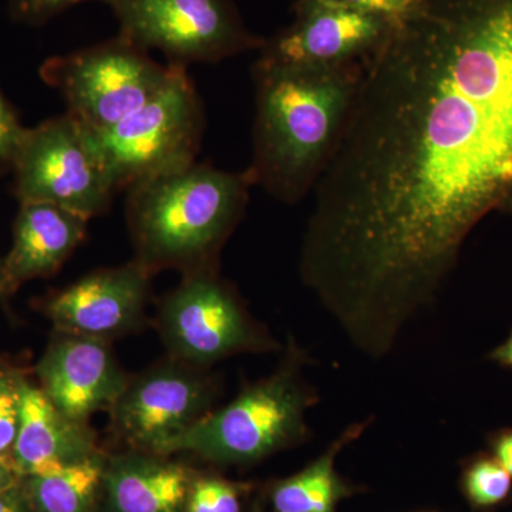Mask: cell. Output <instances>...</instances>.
Returning a JSON list of instances; mask_svg holds the SVG:
<instances>
[{
  "label": "cell",
  "mask_w": 512,
  "mask_h": 512,
  "mask_svg": "<svg viewBox=\"0 0 512 512\" xmlns=\"http://www.w3.org/2000/svg\"><path fill=\"white\" fill-rule=\"evenodd\" d=\"M312 195L303 285L353 348L383 359L474 229L512 218V0H414L363 62Z\"/></svg>",
  "instance_id": "obj_1"
},
{
  "label": "cell",
  "mask_w": 512,
  "mask_h": 512,
  "mask_svg": "<svg viewBox=\"0 0 512 512\" xmlns=\"http://www.w3.org/2000/svg\"><path fill=\"white\" fill-rule=\"evenodd\" d=\"M363 63L289 69L254 63L255 185L276 201L298 205L335 157L362 79Z\"/></svg>",
  "instance_id": "obj_2"
},
{
  "label": "cell",
  "mask_w": 512,
  "mask_h": 512,
  "mask_svg": "<svg viewBox=\"0 0 512 512\" xmlns=\"http://www.w3.org/2000/svg\"><path fill=\"white\" fill-rule=\"evenodd\" d=\"M254 174L194 163L128 188L126 220L134 261L151 275L218 271V259L244 217Z\"/></svg>",
  "instance_id": "obj_3"
},
{
  "label": "cell",
  "mask_w": 512,
  "mask_h": 512,
  "mask_svg": "<svg viewBox=\"0 0 512 512\" xmlns=\"http://www.w3.org/2000/svg\"><path fill=\"white\" fill-rule=\"evenodd\" d=\"M308 362V353L289 340L271 375L212 410L171 441L163 456L192 453L215 464L247 466L305 443L311 436L308 412L319 403V393L303 373Z\"/></svg>",
  "instance_id": "obj_4"
},
{
  "label": "cell",
  "mask_w": 512,
  "mask_h": 512,
  "mask_svg": "<svg viewBox=\"0 0 512 512\" xmlns=\"http://www.w3.org/2000/svg\"><path fill=\"white\" fill-rule=\"evenodd\" d=\"M204 109L185 66L133 113L106 130H89L94 150L117 191L195 163Z\"/></svg>",
  "instance_id": "obj_5"
},
{
  "label": "cell",
  "mask_w": 512,
  "mask_h": 512,
  "mask_svg": "<svg viewBox=\"0 0 512 512\" xmlns=\"http://www.w3.org/2000/svg\"><path fill=\"white\" fill-rule=\"evenodd\" d=\"M156 326L168 357L202 369L232 356L282 349L218 271L184 275L161 299Z\"/></svg>",
  "instance_id": "obj_6"
},
{
  "label": "cell",
  "mask_w": 512,
  "mask_h": 512,
  "mask_svg": "<svg viewBox=\"0 0 512 512\" xmlns=\"http://www.w3.org/2000/svg\"><path fill=\"white\" fill-rule=\"evenodd\" d=\"M177 64L157 63L123 36L47 60L43 80L62 94L67 114L92 131L106 130L143 106Z\"/></svg>",
  "instance_id": "obj_7"
},
{
  "label": "cell",
  "mask_w": 512,
  "mask_h": 512,
  "mask_svg": "<svg viewBox=\"0 0 512 512\" xmlns=\"http://www.w3.org/2000/svg\"><path fill=\"white\" fill-rule=\"evenodd\" d=\"M10 163L19 202H46L90 220L117 192L89 130L67 113L28 128Z\"/></svg>",
  "instance_id": "obj_8"
},
{
  "label": "cell",
  "mask_w": 512,
  "mask_h": 512,
  "mask_svg": "<svg viewBox=\"0 0 512 512\" xmlns=\"http://www.w3.org/2000/svg\"><path fill=\"white\" fill-rule=\"evenodd\" d=\"M120 36L160 50L170 64L218 63L258 52L265 37L245 25L231 0H110Z\"/></svg>",
  "instance_id": "obj_9"
},
{
  "label": "cell",
  "mask_w": 512,
  "mask_h": 512,
  "mask_svg": "<svg viewBox=\"0 0 512 512\" xmlns=\"http://www.w3.org/2000/svg\"><path fill=\"white\" fill-rule=\"evenodd\" d=\"M215 377L168 357L137 376L109 410L111 434L130 450L163 456L171 441L214 410Z\"/></svg>",
  "instance_id": "obj_10"
},
{
  "label": "cell",
  "mask_w": 512,
  "mask_h": 512,
  "mask_svg": "<svg viewBox=\"0 0 512 512\" xmlns=\"http://www.w3.org/2000/svg\"><path fill=\"white\" fill-rule=\"evenodd\" d=\"M392 26L393 20L326 0H296L291 25L265 37L255 63L289 69L363 63Z\"/></svg>",
  "instance_id": "obj_11"
},
{
  "label": "cell",
  "mask_w": 512,
  "mask_h": 512,
  "mask_svg": "<svg viewBox=\"0 0 512 512\" xmlns=\"http://www.w3.org/2000/svg\"><path fill=\"white\" fill-rule=\"evenodd\" d=\"M151 275L137 261L90 272L43 303L56 332L111 340L136 333L146 323Z\"/></svg>",
  "instance_id": "obj_12"
},
{
  "label": "cell",
  "mask_w": 512,
  "mask_h": 512,
  "mask_svg": "<svg viewBox=\"0 0 512 512\" xmlns=\"http://www.w3.org/2000/svg\"><path fill=\"white\" fill-rule=\"evenodd\" d=\"M36 383L64 416L89 424L109 412L131 375L107 340L56 332L35 367Z\"/></svg>",
  "instance_id": "obj_13"
},
{
  "label": "cell",
  "mask_w": 512,
  "mask_h": 512,
  "mask_svg": "<svg viewBox=\"0 0 512 512\" xmlns=\"http://www.w3.org/2000/svg\"><path fill=\"white\" fill-rule=\"evenodd\" d=\"M90 424L64 416L26 376L12 458L20 478L52 473L99 453Z\"/></svg>",
  "instance_id": "obj_14"
},
{
  "label": "cell",
  "mask_w": 512,
  "mask_h": 512,
  "mask_svg": "<svg viewBox=\"0 0 512 512\" xmlns=\"http://www.w3.org/2000/svg\"><path fill=\"white\" fill-rule=\"evenodd\" d=\"M87 222L82 215L57 205L20 202L12 248L3 259L5 296L26 282L59 271L86 238Z\"/></svg>",
  "instance_id": "obj_15"
},
{
  "label": "cell",
  "mask_w": 512,
  "mask_h": 512,
  "mask_svg": "<svg viewBox=\"0 0 512 512\" xmlns=\"http://www.w3.org/2000/svg\"><path fill=\"white\" fill-rule=\"evenodd\" d=\"M191 478L167 456L130 450L107 456L104 491L111 512H183Z\"/></svg>",
  "instance_id": "obj_16"
},
{
  "label": "cell",
  "mask_w": 512,
  "mask_h": 512,
  "mask_svg": "<svg viewBox=\"0 0 512 512\" xmlns=\"http://www.w3.org/2000/svg\"><path fill=\"white\" fill-rule=\"evenodd\" d=\"M372 419L352 423L328 448L299 473L278 481L272 487L275 512H336L340 501L353 494L352 487L336 471L338 456L365 434Z\"/></svg>",
  "instance_id": "obj_17"
},
{
  "label": "cell",
  "mask_w": 512,
  "mask_h": 512,
  "mask_svg": "<svg viewBox=\"0 0 512 512\" xmlns=\"http://www.w3.org/2000/svg\"><path fill=\"white\" fill-rule=\"evenodd\" d=\"M103 450L72 466L20 480L33 512H96L104 490Z\"/></svg>",
  "instance_id": "obj_18"
},
{
  "label": "cell",
  "mask_w": 512,
  "mask_h": 512,
  "mask_svg": "<svg viewBox=\"0 0 512 512\" xmlns=\"http://www.w3.org/2000/svg\"><path fill=\"white\" fill-rule=\"evenodd\" d=\"M460 487L468 505L478 512L495 511L512 501V476L490 451L467 458Z\"/></svg>",
  "instance_id": "obj_19"
},
{
  "label": "cell",
  "mask_w": 512,
  "mask_h": 512,
  "mask_svg": "<svg viewBox=\"0 0 512 512\" xmlns=\"http://www.w3.org/2000/svg\"><path fill=\"white\" fill-rule=\"evenodd\" d=\"M244 485L217 476L192 477L183 512H242Z\"/></svg>",
  "instance_id": "obj_20"
},
{
  "label": "cell",
  "mask_w": 512,
  "mask_h": 512,
  "mask_svg": "<svg viewBox=\"0 0 512 512\" xmlns=\"http://www.w3.org/2000/svg\"><path fill=\"white\" fill-rule=\"evenodd\" d=\"M25 379L22 370L0 362V457H10L15 446Z\"/></svg>",
  "instance_id": "obj_21"
},
{
  "label": "cell",
  "mask_w": 512,
  "mask_h": 512,
  "mask_svg": "<svg viewBox=\"0 0 512 512\" xmlns=\"http://www.w3.org/2000/svg\"><path fill=\"white\" fill-rule=\"evenodd\" d=\"M83 2H93V0H12L10 6L16 19L37 25ZM96 2L107 5L110 0H96Z\"/></svg>",
  "instance_id": "obj_22"
},
{
  "label": "cell",
  "mask_w": 512,
  "mask_h": 512,
  "mask_svg": "<svg viewBox=\"0 0 512 512\" xmlns=\"http://www.w3.org/2000/svg\"><path fill=\"white\" fill-rule=\"evenodd\" d=\"M28 128L20 124L15 111L0 92V161H12Z\"/></svg>",
  "instance_id": "obj_23"
},
{
  "label": "cell",
  "mask_w": 512,
  "mask_h": 512,
  "mask_svg": "<svg viewBox=\"0 0 512 512\" xmlns=\"http://www.w3.org/2000/svg\"><path fill=\"white\" fill-rule=\"evenodd\" d=\"M345 8L359 10L380 18L396 20L412 6L414 0H326Z\"/></svg>",
  "instance_id": "obj_24"
},
{
  "label": "cell",
  "mask_w": 512,
  "mask_h": 512,
  "mask_svg": "<svg viewBox=\"0 0 512 512\" xmlns=\"http://www.w3.org/2000/svg\"><path fill=\"white\" fill-rule=\"evenodd\" d=\"M488 451L512 476V427H501L487 436Z\"/></svg>",
  "instance_id": "obj_25"
},
{
  "label": "cell",
  "mask_w": 512,
  "mask_h": 512,
  "mask_svg": "<svg viewBox=\"0 0 512 512\" xmlns=\"http://www.w3.org/2000/svg\"><path fill=\"white\" fill-rule=\"evenodd\" d=\"M0 512H33L22 484L0 495Z\"/></svg>",
  "instance_id": "obj_26"
},
{
  "label": "cell",
  "mask_w": 512,
  "mask_h": 512,
  "mask_svg": "<svg viewBox=\"0 0 512 512\" xmlns=\"http://www.w3.org/2000/svg\"><path fill=\"white\" fill-rule=\"evenodd\" d=\"M488 360L501 369L512 373V329L510 335L488 353Z\"/></svg>",
  "instance_id": "obj_27"
},
{
  "label": "cell",
  "mask_w": 512,
  "mask_h": 512,
  "mask_svg": "<svg viewBox=\"0 0 512 512\" xmlns=\"http://www.w3.org/2000/svg\"><path fill=\"white\" fill-rule=\"evenodd\" d=\"M20 480L22 478H20L18 471H16L12 458L0 457V495L16 487Z\"/></svg>",
  "instance_id": "obj_28"
},
{
  "label": "cell",
  "mask_w": 512,
  "mask_h": 512,
  "mask_svg": "<svg viewBox=\"0 0 512 512\" xmlns=\"http://www.w3.org/2000/svg\"><path fill=\"white\" fill-rule=\"evenodd\" d=\"M0 296H5V281H3V259H0Z\"/></svg>",
  "instance_id": "obj_29"
}]
</instances>
